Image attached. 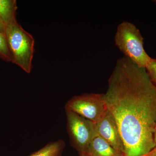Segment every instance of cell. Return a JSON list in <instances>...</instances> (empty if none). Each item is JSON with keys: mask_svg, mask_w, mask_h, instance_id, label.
Segmentation results:
<instances>
[{"mask_svg": "<svg viewBox=\"0 0 156 156\" xmlns=\"http://www.w3.org/2000/svg\"><path fill=\"white\" fill-rule=\"evenodd\" d=\"M141 156H156V147L149 153Z\"/></svg>", "mask_w": 156, "mask_h": 156, "instance_id": "cell-13", "label": "cell"}, {"mask_svg": "<svg viewBox=\"0 0 156 156\" xmlns=\"http://www.w3.org/2000/svg\"><path fill=\"white\" fill-rule=\"evenodd\" d=\"M85 155L87 156H125L124 154L115 149L98 135L90 143Z\"/></svg>", "mask_w": 156, "mask_h": 156, "instance_id": "cell-7", "label": "cell"}, {"mask_svg": "<svg viewBox=\"0 0 156 156\" xmlns=\"http://www.w3.org/2000/svg\"><path fill=\"white\" fill-rule=\"evenodd\" d=\"M65 147L64 141L58 140L49 143L38 151L27 156H61Z\"/></svg>", "mask_w": 156, "mask_h": 156, "instance_id": "cell-9", "label": "cell"}, {"mask_svg": "<svg viewBox=\"0 0 156 156\" xmlns=\"http://www.w3.org/2000/svg\"><path fill=\"white\" fill-rule=\"evenodd\" d=\"M146 70L151 80L156 87V58H151L146 68Z\"/></svg>", "mask_w": 156, "mask_h": 156, "instance_id": "cell-11", "label": "cell"}, {"mask_svg": "<svg viewBox=\"0 0 156 156\" xmlns=\"http://www.w3.org/2000/svg\"><path fill=\"white\" fill-rule=\"evenodd\" d=\"M0 56L7 60L12 61V56L5 33L0 32Z\"/></svg>", "mask_w": 156, "mask_h": 156, "instance_id": "cell-10", "label": "cell"}, {"mask_svg": "<svg viewBox=\"0 0 156 156\" xmlns=\"http://www.w3.org/2000/svg\"><path fill=\"white\" fill-rule=\"evenodd\" d=\"M115 42L125 57L138 67L146 69L151 58L144 50L143 37L134 24L124 21L119 24Z\"/></svg>", "mask_w": 156, "mask_h": 156, "instance_id": "cell-3", "label": "cell"}, {"mask_svg": "<svg viewBox=\"0 0 156 156\" xmlns=\"http://www.w3.org/2000/svg\"><path fill=\"white\" fill-rule=\"evenodd\" d=\"M65 110L75 113L94 123L108 111L105 94L93 93L73 96L66 102Z\"/></svg>", "mask_w": 156, "mask_h": 156, "instance_id": "cell-5", "label": "cell"}, {"mask_svg": "<svg viewBox=\"0 0 156 156\" xmlns=\"http://www.w3.org/2000/svg\"><path fill=\"white\" fill-rule=\"evenodd\" d=\"M17 2L15 0H0V18L5 25L16 20Z\"/></svg>", "mask_w": 156, "mask_h": 156, "instance_id": "cell-8", "label": "cell"}, {"mask_svg": "<svg viewBox=\"0 0 156 156\" xmlns=\"http://www.w3.org/2000/svg\"><path fill=\"white\" fill-rule=\"evenodd\" d=\"M81 156H87L86 155H84Z\"/></svg>", "mask_w": 156, "mask_h": 156, "instance_id": "cell-15", "label": "cell"}, {"mask_svg": "<svg viewBox=\"0 0 156 156\" xmlns=\"http://www.w3.org/2000/svg\"><path fill=\"white\" fill-rule=\"evenodd\" d=\"M95 125L98 135L115 149L125 154L124 144L116 122L109 112Z\"/></svg>", "mask_w": 156, "mask_h": 156, "instance_id": "cell-6", "label": "cell"}, {"mask_svg": "<svg viewBox=\"0 0 156 156\" xmlns=\"http://www.w3.org/2000/svg\"><path fill=\"white\" fill-rule=\"evenodd\" d=\"M66 113L71 144L80 156L84 155L90 143L98 135L95 123L69 111L66 110Z\"/></svg>", "mask_w": 156, "mask_h": 156, "instance_id": "cell-4", "label": "cell"}, {"mask_svg": "<svg viewBox=\"0 0 156 156\" xmlns=\"http://www.w3.org/2000/svg\"><path fill=\"white\" fill-rule=\"evenodd\" d=\"M5 25L2 19L0 18V32L5 33Z\"/></svg>", "mask_w": 156, "mask_h": 156, "instance_id": "cell-12", "label": "cell"}, {"mask_svg": "<svg viewBox=\"0 0 156 156\" xmlns=\"http://www.w3.org/2000/svg\"><path fill=\"white\" fill-rule=\"evenodd\" d=\"M114 118L125 156H141L156 147V87L145 69L126 57L117 61L105 93Z\"/></svg>", "mask_w": 156, "mask_h": 156, "instance_id": "cell-1", "label": "cell"}, {"mask_svg": "<svg viewBox=\"0 0 156 156\" xmlns=\"http://www.w3.org/2000/svg\"><path fill=\"white\" fill-rule=\"evenodd\" d=\"M154 2L155 3L156 5V1H154Z\"/></svg>", "mask_w": 156, "mask_h": 156, "instance_id": "cell-16", "label": "cell"}, {"mask_svg": "<svg viewBox=\"0 0 156 156\" xmlns=\"http://www.w3.org/2000/svg\"><path fill=\"white\" fill-rule=\"evenodd\" d=\"M5 34L12 61L27 73L32 69L35 41L17 20L5 25Z\"/></svg>", "mask_w": 156, "mask_h": 156, "instance_id": "cell-2", "label": "cell"}, {"mask_svg": "<svg viewBox=\"0 0 156 156\" xmlns=\"http://www.w3.org/2000/svg\"><path fill=\"white\" fill-rule=\"evenodd\" d=\"M154 139L155 142L156 144V129L154 132Z\"/></svg>", "mask_w": 156, "mask_h": 156, "instance_id": "cell-14", "label": "cell"}]
</instances>
